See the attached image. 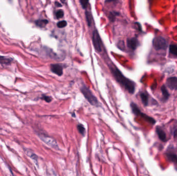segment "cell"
<instances>
[{"mask_svg": "<svg viewBox=\"0 0 177 176\" xmlns=\"http://www.w3.org/2000/svg\"><path fill=\"white\" fill-rule=\"evenodd\" d=\"M48 23V20L46 19H39L35 21V24L39 27H44Z\"/></svg>", "mask_w": 177, "mask_h": 176, "instance_id": "obj_15", "label": "cell"}, {"mask_svg": "<svg viewBox=\"0 0 177 176\" xmlns=\"http://www.w3.org/2000/svg\"><path fill=\"white\" fill-rule=\"evenodd\" d=\"M41 99L42 100L45 101L46 102L48 103L50 102L52 100V98L50 97L45 96V95H43V96L41 97Z\"/></svg>", "mask_w": 177, "mask_h": 176, "instance_id": "obj_22", "label": "cell"}, {"mask_svg": "<svg viewBox=\"0 0 177 176\" xmlns=\"http://www.w3.org/2000/svg\"><path fill=\"white\" fill-rule=\"evenodd\" d=\"M131 107L133 113H134L135 115L142 117V118L144 119L145 120L147 121L148 123H150L151 124H152V125H155V123H156V121L155 119L149 116L144 113H142L139 109L138 106L135 103L132 102L131 104Z\"/></svg>", "mask_w": 177, "mask_h": 176, "instance_id": "obj_3", "label": "cell"}, {"mask_svg": "<svg viewBox=\"0 0 177 176\" xmlns=\"http://www.w3.org/2000/svg\"><path fill=\"white\" fill-rule=\"evenodd\" d=\"M126 43H127L128 48H129L130 49L133 50V51L135 50L137 48L138 46H139V45H140L139 42L136 37H133V38H128L127 39Z\"/></svg>", "mask_w": 177, "mask_h": 176, "instance_id": "obj_7", "label": "cell"}, {"mask_svg": "<svg viewBox=\"0 0 177 176\" xmlns=\"http://www.w3.org/2000/svg\"><path fill=\"white\" fill-rule=\"evenodd\" d=\"M166 85L172 90L177 89V77H170L166 80Z\"/></svg>", "mask_w": 177, "mask_h": 176, "instance_id": "obj_9", "label": "cell"}, {"mask_svg": "<svg viewBox=\"0 0 177 176\" xmlns=\"http://www.w3.org/2000/svg\"><path fill=\"white\" fill-rule=\"evenodd\" d=\"M173 134H174V136H175V137H177V130H176L175 131Z\"/></svg>", "mask_w": 177, "mask_h": 176, "instance_id": "obj_25", "label": "cell"}, {"mask_svg": "<svg viewBox=\"0 0 177 176\" xmlns=\"http://www.w3.org/2000/svg\"><path fill=\"white\" fill-rule=\"evenodd\" d=\"M169 52L173 56L177 57V45H171L169 46Z\"/></svg>", "mask_w": 177, "mask_h": 176, "instance_id": "obj_17", "label": "cell"}, {"mask_svg": "<svg viewBox=\"0 0 177 176\" xmlns=\"http://www.w3.org/2000/svg\"><path fill=\"white\" fill-rule=\"evenodd\" d=\"M153 46L155 49L159 50H166L168 47V43L166 40L161 36L155 37L152 41Z\"/></svg>", "mask_w": 177, "mask_h": 176, "instance_id": "obj_4", "label": "cell"}, {"mask_svg": "<svg viewBox=\"0 0 177 176\" xmlns=\"http://www.w3.org/2000/svg\"><path fill=\"white\" fill-rule=\"evenodd\" d=\"M85 15H86V18L87 20L88 25L89 27H90L91 24H92V22L93 18L92 14L90 12L86 11V13H85Z\"/></svg>", "mask_w": 177, "mask_h": 176, "instance_id": "obj_16", "label": "cell"}, {"mask_svg": "<svg viewBox=\"0 0 177 176\" xmlns=\"http://www.w3.org/2000/svg\"><path fill=\"white\" fill-rule=\"evenodd\" d=\"M56 16L57 19L62 18L64 16V12L62 9L58 10L56 12Z\"/></svg>", "mask_w": 177, "mask_h": 176, "instance_id": "obj_19", "label": "cell"}, {"mask_svg": "<svg viewBox=\"0 0 177 176\" xmlns=\"http://www.w3.org/2000/svg\"><path fill=\"white\" fill-rule=\"evenodd\" d=\"M161 91H162V93L163 94V100L164 102L166 101L169 98V96H170V94L169 92L167 90L166 87L164 85H163V86L161 87Z\"/></svg>", "mask_w": 177, "mask_h": 176, "instance_id": "obj_12", "label": "cell"}, {"mask_svg": "<svg viewBox=\"0 0 177 176\" xmlns=\"http://www.w3.org/2000/svg\"><path fill=\"white\" fill-rule=\"evenodd\" d=\"M140 97L143 105L144 106H147L148 105V95L145 92H142L140 93Z\"/></svg>", "mask_w": 177, "mask_h": 176, "instance_id": "obj_14", "label": "cell"}, {"mask_svg": "<svg viewBox=\"0 0 177 176\" xmlns=\"http://www.w3.org/2000/svg\"><path fill=\"white\" fill-rule=\"evenodd\" d=\"M66 25H67V22L65 20L61 21L57 23V27L61 29L66 27Z\"/></svg>", "mask_w": 177, "mask_h": 176, "instance_id": "obj_20", "label": "cell"}, {"mask_svg": "<svg viewBox=\"0 0 177 176\" xmlns=\"http://www.w3.org/2000/svg\"><path fill=\"white\" fill-rule=\"evenodd\" d=\"M81 90L85 98L91 105L95 106H97L99 105V102L96 98L93 95L90 89L86 85L83 84V86L81 87Z\"/></svg>", "mask_w": 177, "mask_h": 176, "instance_id": "obj_2", "label": "cell"}, {"mask_svg": "<svg viewBox=\"0 0 177 176\" xmlns=\"http://www.w3.org/2000/svg\"><path fill=\"white\" fill-rule=\"evenodd\" d=\"M167 158L169 160V161L173 162L175 168L177 170V155L175 153L172 152H168L166 154Z\"/></svg>", "mask_w": 177, "mask_h": 176, "instance_id": "obj_10", "label": "cell"}, {"mask_svg": "<svg viewBox=\"0 0 177 176\" xmlns=\"http://www.w3.org/2000/svg\"><path fill=\"white\" fill-rule=\"evenodd\" d=\"M80 3H81V5L83 8L86 9L88 5L89 1H85V0H81Z\"/></svg>", "mask_w": 177, "mask_h": 176, "instance_id": "obj_23", "label": "cell"}, {"mask_svg": "<svg viewBox=\"0 0 177 176\" xmlns=\"http://www.w3.org/2000/svg\"><path fill=\"white\" fill-rule=\"evenodd\" d=\"M118 13L116 12H110V14H109V19H110V20L113 22L115 20V16L118 15Z\"/></svg>", "mask_w": 177, "mask_h": 176, "instance_id": "obj_21", "label": "cell"}, {"mask_svg": "<svg viewBox=\"0 0 177 176\" xmlns=\"http://www.w3.org/2000/svg\"><path fill=\"white\" fill-rule=\"evenodd\" d=\"M55 5H56V6H57V7H62V5L60 4L59 2H55Z\"/></svg>", "mask_w": 177, "mask_h": 176, "instance_id": "obj_24", "label": "cell"}, {"mask_svg": "<svg viewBox=\"0 0 177 176\" xmlns=\"http://www.w3.org/2000/svg\"><path fill=\"white\" fill-rule=\"evenodd\" d=\"M50 70L54 74H56L58 76H62L63 74V67L59 63L52 64L50 65Z\"/></svg>", "mask_w": 177, "mask_h": 176, "instance_id": "obj_8", "label": "cell"}, {"mask_svg": "<svg viewBox=\"0 0 177 176\" xmlns=\"http://www.w3.org/2000/svg\"><path fill=\"white\" fill-rule=\"evenodd\" d=\"M12 58L0 56V63L1 64L8 65L12 63Z\"/></svg>", "mask_w": 177, "mask_h": 176, "instance_id": "obj_13", "label": "cell"}, {"mask_svg": "<svg viewBox=\"0 0 177 176\" xmlns=\"http://www.w3.org/2000/svg\"><path fill=\"white\" fill-rule=\"evenodd\" d=\"M92 43L95 49L98 52H101L102 50V42L99 32L97 30L93 32Z\"/></svg>", "mask_w": 177, "mask_h": 176, "instance_id": "obj_5", "label": "cell"}, {"mask_svg": "<svg viewBox=\"0 0 177 176\" xmlns=\"http://www.w3.org/2000/svg\"><path fill=\"white\" fill-rule=\"evenodd\" d=\"M109 69L118 83H119L121 86L125 88V89L127 90L130 94H133L136 88V84L135 82L129 79L126 78L115 66H110Z\"/></svg>", "mask_w": 177, "mask_h": 176, "instance_id": "obj_1", "label": "cell"}, {"mask_svg": "<svg viewBox=\"0 0 177 176\" xmlns=\"http://www.w3.org/2000/svg\"><path fill=\"white\" fill-rule=\"evenodd\" d=\"M156 132L157 134L159 136V138L161 140V141L165 142L167 140V137H166V134L165 132L164 131L163 129L161 128V127L157 126L156 128Z\"/></svg>", "mask_w": 177, "mask_h": 176, "instance_id": "obj_11", "label": "cell"}, {"mask_svg": "<svg viewBox=\"0 0 177 176\" xmlns=\"http://www.w3.org/2000/svg\"><path fill=\"white\" fill-rule=\"evenodd\" d=\"M39 137L41 138V139L45 143L47 144L48 145L50 146V147L54 148V149H57L58 148V144H57L56 141L54 138L48 136L47 135H44V134L40 135Z\"/></svg>", "mask_w": 177, "mask_h": 176, "instance_id": "obj_6", "label": "cell"}, {"mask_svg": "<svg viewBox=\"0 0 177 176\" xmlns=\"http://www.w3.org/2000/svg\"><path fill=\"white\" fill-rule=\"evenodd\" d=\"M77 129L78 130L79 132L81 133V135L83 136H85V133H86V129H85V127H83V126L81 124H79V125L77 126Z\"/></svg>", "mask_w": 177, "mask_h": 176, "instance_id": "obj_18", "label": "cell"}]
</instances>
